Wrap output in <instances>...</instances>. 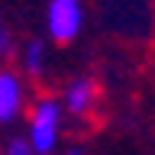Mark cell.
Masks as SVG:
<instances>
[{
    "mask_svg": "<svg viewBox=\"0 0 155 155\" xmlns=\"http://www.w3.org/2000/svg\"><path fill=\"white\" fill-rule=\"evenodd\" d=\"M61 116H65V110L58 104V97H39L32 104V110H29V136H26L32 155H52L58 149Z\"/></svg>",
    "mask_w": 155,
    "mask_h": 155,
    "instance_id": "1",
    "label": "cell"
},
{
    "mask_svg": "<svg viewBox=\"0 0 155 155\" xmlns=\"http://www.w3.org/2000/svg\"><path fill=\"white\" fill-rule=\"evenodd\" d=\"M84 29V3L81 0H48L45 32L55 45H71Z\"/></svg>",
    "mask_w": 155,
    "mask_h": 155,
    "instance_id": "2",
    "label": "cell"
},
{
    "mask_svg": "<svg viewBox=\"0 0 155 155\" xmlns=\"http://www.w3.org/2000/svg\"><path fill=\"white\" fill-rule=\"evenodd\" d=\"M26 107V84L16 71L0 68V126L13 123Z\"/></svg>",
    "mask_w": 155,
    "mask_h": 155,
    "instance_id": "3",
    "label": "cell"
},
{
    "mask_svg": "<svg viewBox=\"0 0 155 155\" xmlns=\"http://www.w3.org/2000/svg\"><path fill=\"white\" fill-rule=\"evenodd\" d=\"M58 104L71 116H87L97 104V84L91 78H71L65 84V94L58 97Z\"/></svg>",
    "mask_w": 155,
    "mask_h": 155,
    "instance_id": "4",
    "label": "cell"
},
{
    "mask_svg": "<svg viewBox=\"0 0 155 155\" xmlns=\"http://www.w3.org/2000/svg\"><path fill=\"white\" fill-rule=\"evenodd\" d=\"M45 65H48L45 42L42 39H29L26 45H23V71L29 78H39V74H45Z\"/></svg>",
    "mask_w": 155,
    "mask_h": 155,
    "instance_id": "5",
    "label": "cell"
},
{
    "mask_svg": "<svg viewBox=\"0 0 155 155\" xmlns=\"http://www.w3.org/2000/svg\"><path fill=\"white\" fill-rule=\"evenodd\" d=\"M3 155H32V149H29L26 139H10V145H7Z\"/></svg>",
    "mask_w": 155,
    "mask_h": 155,
    "instance_id": "6",
    "label": "cell"
},
{
    "mask_svg": "<svg viewBox=\"0 0 155 155\" xmlns=\"http://www.w3.org/2000/svg\"><path fill=\"white\" fill-rule=\"evenodd\" d=\"M13 52V36H10V29H3L0 26V61Z\"/></svg>",
    "mask_w": 155,
    "mask_h": 155,
    "instance_id": "7",
    "label": "cell"
},
{
    "mask_svg": "<svg viewBox=\"0 0 155 155\" xmlns=\"http://www.w3.org/2000/svg\"><path fill=\"white\" fill-rule=\"evenodd\" d=\"M61 155H81V152H78V149H68V152H61Z\"/></svg>",
    "mask_w": 155,
    "mask_h": 155,
    "instance_id": "8",
    "label": "cell"
}]
</instances>
